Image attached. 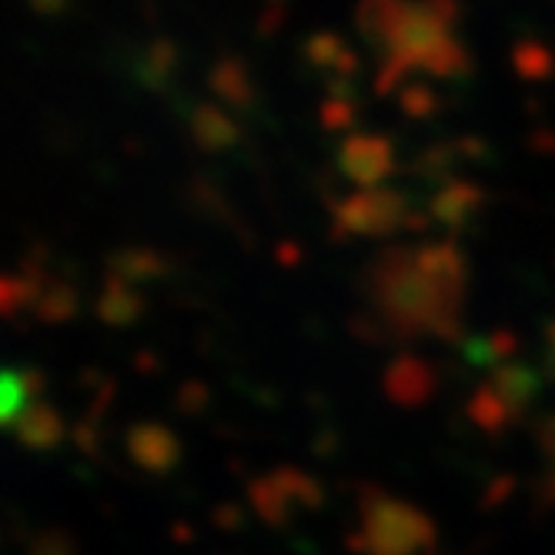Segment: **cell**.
<instances>
[{"instance_id": "obj_1", "label": "cell", "mask_w": 555, "mask_h": 555, "mask_svg": "<svg viewBox=\"0 0 555 555\" xmlns=\"http://www.w3.org/2000/svg\"><path fill=\"white\" fill-rule=\"evenodd\" d=\"M14 435H17L21 446H27L34 452H51V449H57L64 442V422H61L54 405L37 399L14 422Z\"/></svg>"}, {"instance_id": "obj_6", "label": "cell", "mask_w": 555, "mask_h": 555, "mask_svg": "<svg viewBox=\"0 0 555 555\" xmlns=\"http://www.w3.org/2000/svg\"><path fill=\"white\" fill-rule=\"evenodd\" d=\"M98 311H101V319H104V322H111V325H125V322H131L134 314H138V298H131L121 285L111 282V288L104 292Z\"/></svg>"}, {"instance_id": "obj_8", "label": "cell", "mask_w": 555, "mask_h": 555, "mask_svg": "<svg viewBox=\"0 0 555 555\" xmlns=\"http://www.w3.org/2000/svg\"><path fill=\"white\" fill-rule=\"evenodd\" d=\"M21 378H24V388H27V395L37 402L44 395V388H48V375L41 372V369H21Z\"/></svg>"}, {"instance_id": "obj_5", "label": "cell", "mask_w": 555, "mask_h": 555, "mask_svg": "<svg viewBox=\"0 0 555 555\" xmlns=\"http://www.w3.org/2000/svg\"><path fill=\"white\" fill-rule=\"evenodd\" d=\"M131 452L144 462V465H165L168 455H171V442L165 439V431L157 428H138L131 435Z\"/></svg>"}, {"instance_id": "obj_3", "label": "cell", "mask_w": 555, "mask_h": 555, "mask_svg": "<svg viewBox=\"0 0 555 555\" xmlns=\"http://www.w3.org/2000/svg\"><path fill=\"white\" fill-rule=\"evenodd\" d=\"M34 399L24 388V378L21 372L14 369H0V428H14V422L24 415V409L30 405Z\"/></svg>"}, {"instance_id": "obj_4", "label": "cell", "mask_w": 555, "mask_h": 555, "mask_svg": "<svg viewBox=\"0 0 555 555\" xmlns=\"http://www.w3.org/2000/svg\"><path fill=\"white\" fill-rule=\"evenodd\" d=\"M74 311H77V292L70 285H64V282H54L41 295V301L34 305V319L44 322V325H61V322L70 319Z\"/></svg>"}, {"instance_id": "obj_9", "label": "cell", "mask_w": 555, "mask_h": 555, "mask_svg": "<svg viewBox=\"0 0 555 555\" xmlns=\"http://www.w3.org/2000/svg\"><path fill=\"white\" fill-rule=\"evenodd\" d=\"M64 4H67V0H27V8H30L34 14H44V17L61 14V11H64Z\"/></svg>"}, {"instance_id": "obj_7", "label": "cell", "mask_w": 555, "mask_h": 555, "mask_svg": "<svg viewBox=\"0 0 555 555\" xmlns=\"http://www.w3.org/2000/svg\"><path fill=\"white\" fill-rule=\"evenodd\" d=\"M27 555H74V542L61 529H48L30 539Z\"/></svg>"}, {"instance_id": "obj_2", "label": "cell", "mask_w": 555, "mask_h": 555, "mask_svg": "<svg viewBox=\"0 0 555 555\" xmlns=\"http://www.w3.org/2000/svg\"><path fill=\"white\" fill-rule=\"evenodd\" d=\"M48 288L30 282L24 274H0V319H17L21 308H30L41 301Z\"/></svg>"}]
</instances>
